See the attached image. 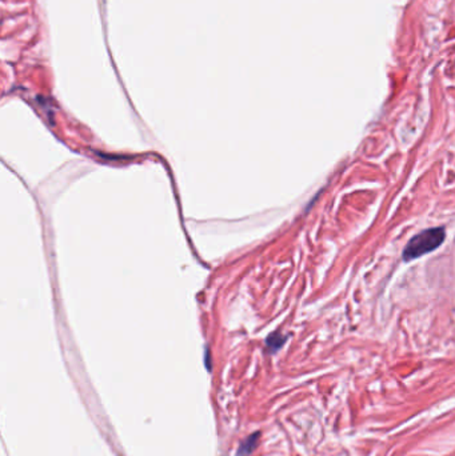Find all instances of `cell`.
Instances as JSON below:
<instances>
[{
  "mask_svg": "<svg viewBox=\"0 0 455 456\" xmlns=\"http://www.w3.org/2000/svg\"><path fill=\"white\" fill-rule=\"evenodd\" d=\"M446 238V231L443 227L429 228L412 238L403 249V260L410 262L416 258H421L426 253L433 252L438 249Z\"/></svg>",
  "mask_w": 455,
  "mask_h": 456,
  "instance_id": "cell-1",
  "label": "cell"
},
{
  "mask_svg": "<svg viewBox=\"0 0 455 456\" xmlns=\"http://www.w3.org/2000/svg\"><path fill=\"white\" fill-rule=\"evenodd\" d=\"M258 437H259V433L256 434H252V435L248 437L247 440L245 443H242L241 448H239V453H238V456H246L254 450L256 442H258Z\"/></svg>",
  "mask_w": 455,
  "mask_h": 456,
  "instance_id": "cell-2",
  "label": "cell"
},
{
  "mask_svg": "<svg viewBox=\"0 0 455 456\" xmlns=\"http://www.w3.org/2000/svg\"><path fill=\"white\" fill-rule=\"evenodd\" d=\"M285 342H286V338L282 336L281 333L275 332V333H272V335L270 336L266 343H267V347H269L271 351H276V350H279V349L283 346Z\"/></svg>",
  "mask_w": 455,
  "mask_h": 456,
  "instance_id": "cell-3",
  "label": "cell"
}]
</instances>
